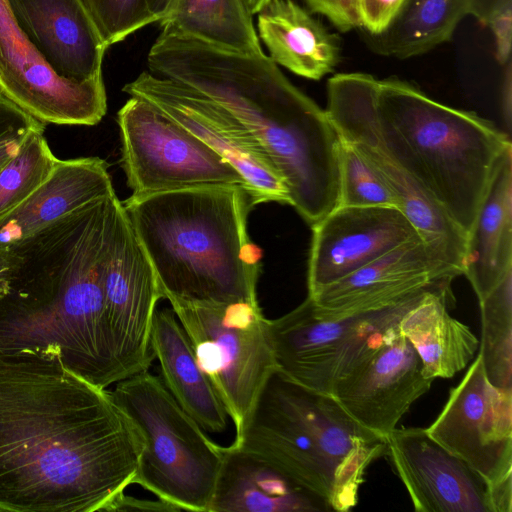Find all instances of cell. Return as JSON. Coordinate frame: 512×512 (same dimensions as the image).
Wrapping results in <instances>:
<instances>
[{
    "instance_id": "6da1fadb",
    "label": "cell",
    "mask_w": 512,
    "mask_h": 512,
    "mask_svg": "<svg viewBox=\"0 0 512 512\" xmlns=\"http://www.w3.org/2000/svg\"><path fill=\"white\" fill-rule=\"evenodd\" d=\"M142 448L106 388L58 358L0 354V511H110Z\"/></svg>"
},
{
    "instance_id": "7a4b0ae2",
    "label": "cell",
    "mask_w": 512,
    "mask_h": 512,
    "mask_svg": "<svg viewBox=\"0 0 512 512\" xmlns=\"http://www.w3.org/2000/svg\"><path fill=\"white\" fill-rule=\"evenodd\" d=\"M115 221L96 199L0 248V354L58 358L102 388L121 380L104 296Z\"/></svg>"
},
{
    "instance_id": "3957f363",
    "label": "cell",
    "mask_w": 512,
    "mask_h": 512,
    "mask_svg": "<svg viewBox=\"0 0 512 512\" xmlns=\"http://www.w3.org/2000/svg\"><path fill=\"white\" fill-rule=\"evenodd\" d=\"M151 73L210 97L263 145L289 204L312 227L339 204L337 130L322 109L264 52L243 53L162 29L147 56Z\"/></svg>"
},
{
    "instance_id": "277c9868",
    "label": "cell",
    "mask_w": 512,
    "mask_h": 512,
    "mask_svg": "<svg viewBox=\"0 0 512 512\" xmlns=\"http://www.w3.org/2000/svg\"><path fill=\"white\" fill-rule=\"evenodd\" d=\"M122 205L162 298L258 301L260 262L247 232L254 206L247 191L217 187L131 195Z\"/></svg>"
},
{
    "instance_id": "5b68a950",
    "label": "cell",
    "mask_w": 512,
    "mask_h": 512,
    "mask_svg": "<svg viewBox=\"0 0 512 512\" xmlns=\"http://www.w3.org/2000/svg\"><path fill=\"white\" fill-rule=\"evenodd\" d=\"M378 127L389 151L466 234L510 137L475 112L442 104L415 85L372 77Z\"/></svg>"
},
{
    "instance_id": "8992f818",
    "label": "cell",
    "mask_w": 512,
    "mask_h": 512,
    "mask_svg": "<svg viewBox=\"0 0 512 512\" xmlns=\"http://www.w3.org/2000/svg\"><path fill=\"white\" fill-rule=\"evenodd\" d=\"M232 444L263 456L326 510L338 512L357 504L366 470L386 453L385 437L358 424L331 396L277 371Z\"/></svg>"
},
{
    "instance_id": "52a82bcc",
    "label": "cell",
    "mask_w": 512,
    "mask_h": 512,
    "mask_svg": "<svg viewBox=\"0 0 512 512\" xmlns=\"http://www.w3.org/2000/svg\"><path fill=\"white\" fill-rule=\"evenodd\" d=\"M111 392L143 441L133 484L178 510L209 512L222 463V446L178 404L161 377L145 370Z\"/></svg>"
},
{
    "instance_id": "ba28073f",
    "label": "cell",
    "mask_w": 512,
    "mask_h": 512,
    "mask_svg": "<svg viewBox=\"0 0 512 512\" xmlns=\"http://www.w3.org/2000/svg\"><path fill=\"white\" fill-rule=\"evenodd\" d=\"M443 280L386 307L331 318L307 298L268 320L277 372L309 391L331 396L335 385L399 331L404 314Z\"/></svg>"
},
{
    "instance_id": "9c48e42d",
    "label": "cell",
    "mask_w": 512,
    "mask_h": 512,
    "mask_svg": "<svg viewBox=\"0 0 512 512\" xmlns=\"http://www.w3.org/2000/svg\"><path fill=\"white\" fill-rule=\"evenodd\" d=\"M196 360L243 431L268 379L277 371L268 319L257 302L169 301Z\"/></svg>"
},
{
    "instance_id": "30bf717a",
    "label": "cell",
    "mask_w": 512,
    "mask_h": 512,
    "mask_svg": "<svg viewBox=\"0 0 512 512\" xmlns=\"http://www.w3.org/2000/svg\"><path fill=\"white\" fill-rule=\"evenodd\" d=\"M117 121L131 195L238 188L254 203L251 185L229 161L150 102L131 96Z\"/></svg>"
},
{
    "instance_id": "8fae6325",
    "label": "cell",
    "mask_w": 512,
    "mask_h": 512,
    "mask_svg": "<svg viewBox=\"0 0 512 512\" xmlns=\"http://www.w3.org/2000/svg\"><path fill=\"white\" fill-rule=\"evenodd\" d=\"M373 75L338 73L327 82L325 111L340 140L351 145L396 198L422 240L462 274L467 234L419 187L381 136L372 96Z\"/></svg>"
},
{
    "instance_id": "7c38bea8",
    "label": "cell",
    "mask_w": 512,
    "mask_h": 512,
    "mask_svg": "<svg viewBox=\"0 0 512 512\" xmlns=\"http://www.w3.org/2000/svg\"><path fill=\"white\" fill-rule=\"evenodd\" d=\"M425 429L485 481L493 512L512 511V390L489 382L479 353Z\"/></svg>"
},
{
    "instance_id": "4fadbf2b",
    "label": "cell",
    "mask_w": 512,
    "mask_h": 512,
    "mask_svg": "<svg viewBox=\"0 0 512 512\" xmlns=\"http://www.w3.org/2000/svg\"><path fill=\"white\" fill-rule=\"evenodd\" d=\"M123 91L158 107L229 161L248 181L254 203L289 204L285 181L263 145L228 109L180 82L142 72Z\"/></svg>"
},
{
    "instance_id": "5bb4252c",
    "label": "cell",
    "mask_w": 512,
    "mask_h": 512,
    "mask_svg": "<svg viewBox=\"0 0 512 512\" xmlns=\"http://www.w3.org/2000/svg\"><path fill=\"white\" fill-rule=\"evenodd\" d=\"M0 91L41 123L92 126L107 111L103 77L73 82L56 74L0 0Z\"/></svg>"
},
{
    "instance_id": "9a60e30c",
    "label": "cell",
    "mask_w": 512,
    "mask_h": 512,
    "mask_svg": "<svg viewBox=\"0 0 512 512\" xmlns=\"http://www.w3.org/2000/svg\"><path fill=\"white\" fill-rule=\"evenodd\" d=\"M105 317L122 379L149 370L150 334L162 294L152 265L121 205L104 277Z\"/></svg>"
},
{
    "instance_id": "2e32d148",
    "label": "cell",
    "mask_w": 512,
    "mask_h": 512,
    "mask_svg": "<svg viewBox=\"0 0 512 512\" xmlns=\"http://www.w3.org/2000/svg\"><path fill=\"white\" fill-rule=\"evenodd\" d=\"M311 228L308 294L421 238L400 209L387 206H337Z\"/></svg>"
},
{
    "instance_id": "e0dca14e",
    "label": "cell",
    "mask_w": 512,
    "mask_h": 512,
    "mask_svg": "<svg viewBox=\"0 0 512 512\" xmlns=\"http://www.w3.org/2000/svg\"><path fill=\"white\" fill-rule=\"evenodd\" d=\"M459 275L435 249L416 238L308 297L319 314L337 318L386 307Z\"/></svg>"
},
{
    "instance_id": "ac0fdd59",
    "label": "cell",
    "mask_w": 512,
    "mask_h": 512,
    "mask_svg": "<svg viewBox=\"0 0 512 512\" xmlns=\"http://www.w3.org/2000/svg\"><path fill=\"white\" fill-rule=\"evenodd\" d=\"M386 455L418 512H493L488 485L425 428H395Z\"/></svg>"
},
{
    "instance_id": "d6986e66",
    "label": "cell",
    "mask_w": 512,
    "mask_h": 512,
    "mask_svg": "<svg viewBox=\"0 0 512 512\" xmlns=\"http://www.w3.org/2000/svg\"><path fill=\"white\" fill-rule=\"evenodd\" d=\"M433 381L424 375L413 346L397 331L340 380L331 397L358 424L385 437Z\"/></svg>"
},
{
    "instance_id": "ffe728a7",
    "label": "cell",
    "mask_w": 512,
    "mask_h": 512,
    "mask_svg": "<svg viewBox=\"0 0 512 512\" xmlns=\"http://www.w3.org/2000/svg\"><path fill=\"white\" fill-rule=\"evenodd\" d=\"M20 30L60 77H102L107 45L80 0H6Z\"/></svg>"
},
{
    "instance_id": "44dd1931",
    "label": "cell",
    "mask_w": 512,
    "mask_h": 512,
    "mask_svg": "<svg viewBox=\"0 0 512 512\" xmlns=\"http://www.w3.org/2000/svg\"><path fill=\"white\" fill-rule=\"evenodd\" d=\"M327 511L314 496L263 456L222 446V463L209 512Z\"/></svg>"
},
{
    "instance_id": "7402d4cb",
    "label": "cell",
    "mask_w": 512,
    "mask_h": 512,
    "mask_svg": "<svg viewBox=\"0 0 512 512\" xmlns=\"http://www.w3.org/2000/svg\"><path fill=\"white\" fill-rule=\"evenodd\" d=\"M112 192L108 164L103 159L58 160L51 174L32 194L0 217V248Z\"/></svg>"
},
{
    "instance_id": "603a6c76",
    "label": "cell",
    "mask_w": 512,
    "mask_h": 512,
    "mask_svg": "<svg viewBox=\"0 0 512 512\" xmlns=\"http://www.w3.org/2000/svg\"><path fill=\"white\" fill-rule=\"evenodd\" d=\"M512 272V148L500 158L467 234L462 275L478 301Z\"/></svg>"
},
{
    "instance_id": "cb8c5ba5",
    "label": "cell",
    "mask_w": 512,
    "mask_h": 512,
    "mask_svg": "<svg viewBox=\"0 0 512 512\" xmlns=\"http://www.w3.org/2000/svg\"><path fill=\"white\" fill-rule=\"evenodd\" d=\"M257 15V35L277 65L311 80L337 67L338 37L309 10L293 0H271Z\"/></svg>"
},
{
    "instance_id": "d4e9b609",
    "label": "cell",
    "mask_w": 512,
    "mask_h": 512,
    "mask_svg": "<svg viewBox=\"0 0 512 512\" xmlns=\"http://www.w3.org/2000/svg\"><path fill=\"white\" fill-rule=\"evenodd\" d=\"M150 344L161 379L178 404L206 431L222 433L227 410L201 370L186 332L169 308L156 310Z\"/></svg>"
},
{
    "instance_id": "484cf974",
    "label": "cell",
    "mask_w": 512,
    "mask_h": 512,
    "mask_svg": "<svg viewBox=\"0 0 512 512\" xmlns=\"http://www.w3.org/2000/svg\"><path fill=\"white\" fill-rule=\"evenodd\" d=\"M455 299L451 282L428 291L399 323V332L417 352L427 378H452L473 359L479 340L464 323L452 317Z\"/></svg>"
},
{
    "instance_id": "4316f807",
    "label": "cell",
    "mask_w": 512,
    "mask_h": 512,
    "mask_svg": "<svg viewBox=\"0 0 512 512\" xmlns=\"http://www.w3.org/2000/svg\"><path fill=\"white\" fill-rule=\"evenodd\" d=\"M469 15L479 19V0H403L385 29L368 39L378 54L418 56L449 41Z\"/></svg>"
},
{
    "instance_id": "83f0119b",
    "label": "cell",
    "mask_w": 512,
    "mask_h": 512,
    "mask_svg": "<svg viewBox=\"0 0 512 512\" xmlns=\"http://www.w3.org/2000/svg\"><path fill=\"white\" fill-rule=\"evenodd\" d=\"M162 29L243 53L263 52L243 0H173Z\"/></svg>"
},
{
    "instance_id": "f1b7e54d",
    "label": "cell",
    "mask_w": 512,
    "mask_h": 512,
    "mask_svg": "<svg viewBox=\"0 0 512 512\" xmlns=\"http://www.w3.org/2000/svg\"><path fill=\"white\" fill-rule=\"evenodd\" d=\"M479 354L489 382L512 390V272L482 300Z\"/></svg>"
},
{
    "instance_id": "f546056e",
    "label": "cell",
    "mask_w": 512,
    "mask_h": 512,
    "mask_svg": "<svg viewBox=\"0 0 512 512\" xmlns=\"http://www.w3.org/2000/svg\"><path fill=\"white\" fill-rule=\"evenodd\" d=\"M43 130L33 132L19 153L0 169V217L21 204L51 174L58 158Z\"/></svg>"
},
{
    "instance_id": "4dcf8cb0",
    "label": "cell",
    "mask_w": 512,
    "mask_h": 512,
    "mask_svg": "<svg viewBox=\"0 0 512 512\" xmlns=\"http://www.w3.org/2000/svg\"><path fill=\"white\" fill-rule=\"evenodd\" d=\"M107 47L168 13L173 0H80Z\"/></svg>"
},
{
    "instance_id": "1f68e13d",
    "label": "cell",
    "mask_w": 512,
    "mask_h": 512,
    "mask_svg": "<svg viewBox=\"0 0 512 512\" xmlns=\"http://www.w3.org/2000/svg\"><path fill=\"white\" fill-rule=\"evenodd\" d=\"M339 204L338 206L396 207L393 193L359 153L341 141L339 150Z\"/></svg>"
},
{
    "instance_id": "d6a6232c",
    "label": "cell",
    "mask_w": 512,
    "mask_h": 512,
    "mask_svg": "<svg viewBox=\"0 0 512 512\" xmlns=\"http://www.w3.org/2000/svg\"><path fill=\"white\" fill-rule=\"evenodd\" d=\"M44 124L19 108L0 91V169L16 156L27 138Z\"/></svg>"
},
{
    "instance_id": "836d02e7",
    "label": "cell",
    "mask_w": 512,
    "mask_h": 512,
    "mask_svg": "<svg viewBox=\"0 0 512 512\" xmlns=\"http://www.w3.org/2000/svg\"><path fill=\"white\" fill-rule=\"evenodd\" d=\"M492 32L496 59L501 65L511 61L512 0H499L485 13L483 22Z\"/></svg>"
},
{
    "instance_id": "e575fe53",
    "label": "cell",
    "mask_w": 512,
    "mask_h": 512,
    "mask_svg": "<svg viewBox=\"0 0 512 512\" xmlns=\"http://www.w3.org/2000/svg\"><path fill=\"white\" fill-rule=\"evenodd\" d=\"M308 10L324 16L341 32L360 27L359 0H304Z\"/></svg>"
},
{
    "instance_id": "d590c367",
    "label": "cell",
    "mask_w": 512,
    "mask_h": 512,
    "mask_svg": "<svg viewBox=\"0 0 512 512\" xmlns=\"http://www.w3.org/2000/svg\"><path fill=\"white\" fill-rule=\"evenodd\" d=\"M403 0H359L360 27L368 35L380 33L391 21Z\"/></svg>"
},
{
    "instance_id": "8d00e7d4",
    "label": "cell",
    "mask_w": 512,
    "mask_h": 512,
    "mask_svg": "<svg viewBox=\"0 0 512 512\" xmlns=\"http://www.w3.org/2000/svg\"><path fill=\"white\" fill-rule=\"evenodd\" d=\"M179 511L175 506L158 499L142 500L123 494L111 507L110 511Z\"/></svg>"
},
{
    "instance_id": "74e56055",
    "label": "cell",
    "mask_w": 512,
    "mask_h": 512,
    "mask_svg": "<svg viewBox=\"0 0 512 512\" xmlns=\"http://www.w3.org/2000/svg\"><path fill=\"white\" fill-rule=\"evenodd\" d=\"M503 87H502V98H503V107L504 114L507 118L508 125H510L511 119V88H512V65L511 61H509L506 65Z\"/></svg>"
},
{
    "instance_id": "f35d334b",
    "label": "cell",
    "mask_w": 512,
    "mask_h": 512,
    "mask_svg": "<svg viewBox=\"0 0 512 512\" xmlns=\"http://www.w3.org/2000/svg\"><path fill=\"white\" fill-rule=\"evenodd\" d=\"M271 0H243L247 10L251 15L257 14L262 10Z\"/></svg>"
},
{
    "instance_id": "ab89813d",
    "label": "cell",
    "mask_w": 512,
    "mask_h": 512,
    "mask_svg": "<svg viewBox=\"0 0 512 512\" xmlns=\"http://www.w3.org/2000/svg\"><path fill=\"white\" fill-rule=\"evenodd\" d=\"M480 1V17L479 20L483 22L486 11L499 0H479Z\"/></svg>"
}]
</instances>
